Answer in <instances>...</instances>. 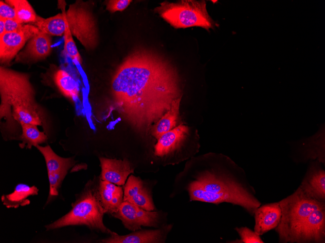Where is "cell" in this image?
<instances>
[{
	"instance_id": "obj_1",
	"label": "cell",
	"mask_w": 325,
	"mask_h": 243,
	"mask_svg": "<svg viewBox=\"0 0 325 243\" xmlns=\"http://www.w3.org/2000/svg\"><path fill=\"white\" fill-rule=\"evenodd\" d=\"M177 69L166 58L145 48L130 52L111 82L116 109L135 130L147 133L182 96Z\"/></svg>"
},
{
	"instance_id": "obj_11",
	"label": "cell",
	"mask_w": 325,
	"mask_h": 243,
	"mask_svg": "<svg viewBox=\"0 0 325 243\" xmlns=\"http://www.w3.org/2000/svg\"><path fill=\"white\" fill-rule=\"evenodd\" d=\"M39 30L35 25H24L17 32H5L0 35V59L2 63L9 62L26 42Z\"/></svg>"
},
{
	"instance_id": "obj_5",
	"label": "cell",
	"mask_w": 325,
	"mask_h": 243,
	"mask_svg": "<svg viewBox=\"0 0 325 243\" xmlns=\"http://www.w3.org/2000/svg\"><path fill=\"white\" fill-rule=\"evenodd\" d=\"M154 11L175 29L200 27L209 31L216 26L207 12L205 0L164 1Z\"/></svg>"
},
{
	"instance_id": "obj_17",
	"label": "cell",
	"mask_w": 325,
	"mask_h": 243,
	"mask_svg": "<svg viewBox=\"0 0 325 243\" xmlns=\"http://www.w3.org/2000/svg\"><path fill=\"white\" fill-rule=\"evenodd\" d=\"M99 200L105 213L112 215L123 202V191L120 186L100 179L98 185Z\"/></svg>"
},
{
	"instance_id": "obj_15",
	"label": "cell",
	"mask_w": 325,
	"mask_h": 243,
	"mask_svg": "<svg viewBox=\"0 0 325 243\" xmlns=\"http://www.w3.org/2000/svg\"><path fill=\"white\" fill-rule=\"evenodd\" d=\"M188 134V127L182 124L163 133L155 146V155L163 157L173 153L182 146Z\"/></svg>"
},
{
	"instance_id": "obj_18",
	"label": "cell",
	"mask_w": 325,
	"mask_h": 243,
	"mask_svg": "<svg viewBox=\"0 0 325 243\" xmlns=\"http://www.w3.org/2000/svg\"><path fill=\"white\" fill-rule=\"evenodd\" d=\"M300 187L308 195L320 201H325V170L318 164L312 163Z\"/></svg>"
},
{
	"instance_id": "obj_19",
	"label": "cell",
	"mask_w": 325,
	"mask_h": 243,
	"mask_svg": "<svg viewBox=\"0 0 325 243\" xmlns=\"http://www.w3.org/2000/svg\"><path fill=\"white\" fill-rule=\"evenodd\" d=\"M52 41L50 36L40 31L29 41L21 57L32 60L44 59L50 53Z\"/></svg>"
},
{
	"instance_id": "obj_8",
	"label": "cell",
	"mask_w": 325,
	"mask_h": 243,
	"mask_svg": "<svg viewBox=\"0 0 325 243\" xmlns=\"http://www.w3.org/2000/svg\"><path fill=\"white\" fill-rule=\"evenodd\" d=\"M36 147L43 155L47 170L49 192L45 205L46 206L58 195L62 181L74 161L72 158L58 156L49 145L44 146L37 145Z\"/></svg>"
},
{
	"instance_id": "obj_9",
	"label": "cell",
	"mask_w": 325,
	"mask_h": 243,
	"mask_svg": "<svg viewBox=\"0 0 325 243\" xmlns=\"http://www.w3.org/2000/svg\"><path fill=\"white\" fill-rule=\"evenodd\" d=\"M325 207L312 212L289 234L285 243H325Z\"/></svg>"
},
{
	"instance_id": "obj_26",
	"label": "cell",
	"mask_w": 325,
	"mask_h": 243,
	"mask_svg": "<svg viewBox=\"0 0 325 243\" xmlns=\"http://www.w3.org/2000/svg\"><path fill=\"white\" fill-rule=\"evenodd\" d=\"M66 17V16H65ZM66 28L64 34V48L67 55L77 64H81L82 59L73 39L72 35L68 26L66 18Z\"/></svg>"
},
{
	"instance_id": "obj_27",
	"label": "cell",
	"mask_w": 325,
	"mask_h": 243,
	"mask_svg": "<svg viewBox=\"0 0 325 243\" xmlns=\"http://www.w3.org/2000/svg\"><path fill=\"white\" fill-rule=\"evenodd\" d=\"M235 230L238 233L241 239L235 240L230 243H263L260 235L252 231L247 227H235Z\"/></svg>"
},
{
	"instance_id": "obj_22",
	"label": "cell",
	"mask_w": 325,
	"mask_h": 243,
	"mask_svg": "<svg viewBox=\"0 0 325 243\" xmlns=\"http://www.w3.org/2000/svg\"><path fill=\"white\" fill-rule=\"evenodd\" d=\"M34 24L39 31L49 35L62 36L66 28L65 11L47 18L38 16Z\"/></svg>"
},
{
	"instance_id": "obj_30",
	"label": "cell",
	"mask_w": 325,
	"mask_h": 243,
	"mask_svg": "<svg viewBox=\"0 0 325 243\" xmlns=\"http://www.w3.org/2000/svg\"><path fill=\"white\" fill-rule=\"evenodd\" d=\"M5 32H17L20 30L23 25L16 19H4Z\"/></svg>"
},
{
	"instance_id": "obj_6",
	"label": "cell",
	"mask_w": 325,
	"mask_h": 243,
	"mask_svg": "<svg viewBox=\"0 0 325 243\" xmlns=\"http://www.w3.org/2000/svg\"><path fill=\"white\" fill-rule=\"evenodd\" d=\"M281 217L275 230L280 242L285 243L289 234L313 211L325 207L320 201L306 193L299 186L292 194L279 202Z\"/></svg>"
},
{
	"instance_id": "obj_29",
	"label": "cell",
	"mask_w": 325,
	"mask_h": 243,
	"mask_svg": "<svg viewBox=\"0 0 325 243\" xmlns=\"http://www.w3.org/2000/svg\"><path fill=\"white\" fill-rule=\"evenodd\" d=\"M0 18L13 19L16 18L14 8L1 0L0 1Z\"/></svg>"
},
{
	"instance_id": "obj_10",
	"label": "cell",
	"mask_w": 325,
	"mask_h": 243,
	"mask_svg": "<svg viewBox=\"0 0 325 243\" xmlns=\"http://www.w3.org/2000/svg\"><path fill=\"white\" fill-rule=\"evenodd\" d=\"M112 216L120 219L126 228L132 231L141 229V226L158 227L161 218L158 211H146L126 201H123Z\"/></svg>"
},
{
	"instance_id": "obj_7",
	"label": "cell",
	"mask_w": 325,
	"mask_h": 243,
	"mask_svg": "<svg viewBox=\"0 0 325 243\" xmlns=\"http://www.w3.org/2000/svg\"><path fill=\"white\" fill-rule=\"evenodd\" d=\"M65 16L72 35L87 50L95 49L99 44L98 28L89 2L77 0L70 4Z\"/></svg>"
},
{
	"instance_id": "obj_14",
	"label": "cell",
	"mask_w": 325,
	"mask_h": 243,
	"mask_svg": "<svg viewBox=\"0 0 325 243\" xmlns=\"http://www.w3.org/2000/svg\"><path fill=\"white\" fill-rule=\"evenodd\" d=\"M101 168V179L118 186L123 185L133 169L126 160H117L105 157L99 158Z\"/></svg>"
},
{
	"instance_id": "obj_21",
	"label": "cell",
	"mask_w": 325,
	"mask_h": 243,
	"mask_svg": "<svg viewBox=\"0 0 325 243\" xmlns=\"http://www.w3.org/2000/svg\"><path fill=\"white\" fill-rule=\"evenodd\" d=\"M181 97L182 96L174 100L169 110L153 126L152 134L157 140L163 133L175 128L179 116Z\"/></svg>"
},
{
	"instance_id": "obj_2",
	"label": "cell",
	"mask_w": 325,
	"mask_h": 243,
	"mask_svg": "<svg viewBox=\"0 0 325 243\" xmlns=\"http://www.w3.org/2000/svg\"><path fill=\"white\" fill-rule=\"evenodd\" d=\"M185 188L191 201L229 203L243 207L251 214L261 204L247 185L230 172L219 167L206 168L192 174Z\"/></svg>"
},
{
	"instance_id": "obj_25",
	"label": "cell",
	"mask_w": 325,
	"mask_h": 243,
	"mask_svg": "<svg viewBox=\"0 0 325 243\" xmlns=\"http://www.w3.org/2000/svg\"><path fill=\"white\" fill-rule=\"evenodd\" d=\"M6 2L14 8L16 11V19L20 23H35L38 16L35 10L26 0H7Z\"/></svg>"
},
{
	"instance_id": "obj_20",
	"label": "cell",
	"mask_w": 325,
	"mask_h": 243,
	"mask_svg": "<svg viewBox=\"0 0 325 243\" xmlns=\"http://www.w3.org/2000/svg\"><path fill=\"white\" fill-rule=\"evenodd\" d=\"M38 192V189L35 185L18 183L13 192L1 196V201L7 208L16 209L20 206L30 204V200L28 198V197L37 195Z\"/></svg>"
},
{
	"instance_id": "obj_23",
	"label": "cell",
	"mask_w": 325,
	"mask_h": 243,
	"mask_svg": "<svg viewBox=\"0 0 325 243\" xmlns=\"http://www.w3.org/2000/svg\"><path fill=\"white\" fill-rule=\"evenodd\" d=\"M54 80L57 87L66 97L76 99L79 95V89L75 80L68 72L63 69L55 72Z\"/></svg>"
},
{
	"instance_id": "obj_4",
	"label": "cell",
	"mask_w": 325,
	"mask_h": 243,
	"mask_svg": "<svg viewBox=\"0 0 325 243\" xmlns=\"http://www.w3.org/2000/svg\"><path fill=\"white\" fill-rule=\"evenodd\" d=\"M98 185L89 181L82 192L72 204L71 210L66 214L45 226L46 230L76 225H85L90 229L111 235L115 232L103 223L105 213L99 200Z\"/></svg>"
},
{
	"instance_id": "obj_12",
	"label": "cell",
	"mask_w": 325,
	"mask_h": 243,
	"mask_svg": "<svg viewBox=\"0 0 325 243\" xmlns=\"http://www.w3.org/2000/svg\"><path fill=\"white\" fill-rule=\"evenodd\" d=\"M123 201L132 203L145 210L155 209L151 193L138 177L131 175L124 186Z\"/></svg>"
},
{
	"instance_id": "obj_24",
	"label": "cell",
	"mask_w": 325,
	"mask_h": 243,
	"mask_svg": "<svg viewBox=\"0 0 325 243\" xmlns=\"http://www.w3.org/2000/svg\"><path fill=\"white\" fill-rule=\"evenodd\" d=\"M20 126L22 132L19 138L22 142L19 146L21 148L25 146L30 149L33 146L36 147L47 141L48 135L44 132L40 131L37 125L23 123Z\"/></svg>"
},
{
	"instance_id": "obj_3",
	"label": "cell",
	"mask_w": 325,
	"mask_h": 243,
	"mask_svg": "<svg viewBox=\"0 0 325 243\" xmlns=\"http://www.w3.org/2000/svg\"><path fill=\"white\" fill-rule=\"evenodd\" d=\"M35 95L27 74L0 66L1 118H13L20 125L24 123L41 125L42 116Z\"/></svg>"
},
{
	"instance_id": "obj_16",
	"label": "cell",
	"mask_w": 325,
	"mask_h": 243,
	"mask_svg": "<svg viewBox=\"0 0 325 243\" xmlns=\"http://www.w3.org/2000/svg\"><path fill=\"white\" fill-rule=\"evenodd\" d=\"M254 232L262 235L276 228L281 217V210L279 202L265 204L258 207L254 212Z\"/></svg>"
},
{
	"instance_id": "obj_28",
	"label": "cell",
	"mask_w": 325,
	"mask_h": 243,
	"mask_svg": "<svg viewBox=\"0 0 325 243\" xmlns=\"http://www.w3.org/2000/svg\"><path fill=\"white\" fill-rule=\"evenodd\" d=\"M132 2L131 0H108L106 1V9L110 13L125 10Z\"/></svg>"
},
{
	"instance_id": "obj_13",
	"label": "cell",
	"mask_w": 325,
	"mask_h": 243,
	"mask_svg": "<svg viewBox=\"0 0 325 243\" xmlns=\"http://www.w3.org/2000/svg\"><path fill=\"white\" fill-rule=\"evenodd\" d=\"M171 227L170 225L166 226L156 229L138 231L124 236L114 233L101 241L107 243H164Z\"/></svg>"
},
{
	"instance_id": "obj_31",
	"label": "cell",
	"mask_w": 325,
	"mask_h": 243,
	"mask_svg": "<svg viewBox=\"0 0 325 243\" xmlns=\"http://www.w3.org/2000/svg\"><path fill=\"white\" fill-rule=\"evenodd\" d=\"M5 33L4 19L0 18V35Z\"/></svg>"
}]
</instances>
